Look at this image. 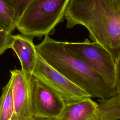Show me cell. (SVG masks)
<instances>
[{
    "mask_svg": "<svg viewBox=\"0 0 120 120\" xmlns=\"http://www.w3.org/2000/svg\"><path fill=\"white\" fill-rule=\"evenodd\" d=\"M64 18L68 28L84 26L89 37L116 61L120 57V24L117 0H70Z\"/></svg>",
    "mask_w": 120,
    "mask_h": 120,
    "instance_id": "cell-1",
    "label": "cell"
},
{
    "mask_svg": "<svg viewBox=\"0 0 120 120\" xmlns=\"http://www.w3.org/2000/svg\"><path fill=\"white\" fill-rule=\"evenodd\" d=\"M65 42L56 41L45 35L36 45L38 54L49 65L78 86L91 98L107 99L117 93L101 75L84 62L69 53Z\"/></svg>",
    "mask_w": 120,
    "mask_h": 120,
    "instance_id": "cell-2",
    "label": "cell"
},
{
    "mask_svg": "<svg viewBox=\"0 0 120 120\" xmlns=\"http://www.w3.org/2000/svg\"><path fill=\"white\" fill-rule=\"evenodd\" d=\"M70 0H34L18 22L16 28L23 35L41 38L53 33L63 22Z\"/></svg>",
    "mask_w": 120,
    "mask_h": 120,
    "instance_id": "cell-3",
    "label": "cell"
},
{
    "mask_svg": "<svg viewBox=\"0 0 120 120\" xmlns=\"http://www.w3.org/2000/svg\"><path fill=\"white\" fill-rule=\"evenodd\" d=\"M64 45L69 53L86 63L117 89L115 61L104 47L87 38L82 42H65Z\"/></svg>",
    "mask_w": 120,
    "mask_h": 120,
    "instance_id": "cell-4",
    "label": "cell"
},
{
    "mask_svg": "<svg viewBox=\"0 0 120 120\" xmlns=\"http://www.w3.org/2000/svg\"><path fill=\"white\" fill-rule=\"evenodd\" d=\"M32 75L53 89L61 97L65 104L91 98L84 90L47 63L38 54Z\"/></svg>",
    "mask_w": 120,
    "mask_h": 120,
    "instance_id": "cell-5",
    "label": "cell"
},
{
    "mask_svg": "<svg viewBox=\"0 0 120 120\" xmlns=\"http://www.w3.org/2000/svg\"><path fill=\"white\" fill-rule=\"evenodd\" d=\"M30 85L34 117L58 118L65 105L61 97L53 89L32 75Z\"/></svg>",
    "mask_w": 120,
    "mask_h": 120,
    "instance_id": "cell-6",
    "label": "cell"
},
{
    "mask_svg": "<svg viewBox=\"0 0 120 120\" xmlns=\"http://www.w3.org/2000/svg\"><path fill=\"white\" fill-rule=\"evenodd\" d=\"M10 72L14 107L12 120H33L30 85L32 75L19 69Z\"/></svg>",
    "mask_w": 120,
    "mask_h": 120,
    "instance_id": "cell-7",
    "label": "cell"
},
{
    "mask_svg": "<svg viewBox=\"0 0 120 120\" xmlns=\"http://www.w3.org/2000/svg\"><path fill=\"white\" fill-rule=\"evenodd\" d=\"M33 38L22 34L12 35L9 45V48L15 52L20 60L21 70L31 75L38 59Z\"/></svg>",
    "mask_w": 120,
    "mask_h": 120,
    "instance_id": "cell-8",
    "label": "cell"
},
{
    "mask_svg": "<svg viewBox=\"0 0 120 120\" xmlns=\"http://www.w3.org/2000/svg\"><path fill=\"white\" fill-rule=\"evenodd\" d=\"M98 103L91 98L65 104L58 120H87L96 112Z\"/></svg>",
    "mask_w": 120,
    "mask_h": 120,
    "instance_id": "cell-9",
    "label": "cell"
},
{
    "mask_svg": "<svg viewBox=\"0 0 120 120\" xmlns=\"http://www.w3.org/2000/svg\"><path fill=\"white\" fill-rule=\"evenodd\" d=\"M95 113L87 120H120V99L117 93L107 99H99Z\"/></svg>",
    "mask_w": 120,
    "mask_h": 120,
    "instance_id": "cell-10",
    "label": "cell"
},
{
    "mask_svg": "<svg viewBox=\"0 0 120 120\" xmlns=\"http://www.w3.org/2000/svg\"><path fill=\"white\" fill-rule=\"evenodd\" d=\"M14 111L12 84L10 79L2 88L0 97V120H12Z\"/></svg>",
    "mask_w": 120,
    "mask_h": 120,
    "instance_id": "cell-11",
    "label": "cell"
},
{
    "mask_svg": "<svg viewBox=\"0 0 120 120\" xmlns=\"http://www.w3.org/2000/svg\"><path fill=\"white\" fill-rule=\"evenodd\" d=\"M14 9L11 0H0V27L10 34L16 28L14 21Z\"/></svg>",
    "mask_w": 120,
    "mask_h": 120,
    "instance_id": "cell-12",
    "label": "cell"
},
{
    "mask_svg": "<svg viewBox=\"0 0 120 120\" xmlns=\"http://www.w3.org/2000/svg\"><path fill=\"white\" fill-rule=\"evenodd\" d=\"M14 9V21L15 27L27 8L34 0H11Z\"/></svg>",
    "mask_w": 120,
    "mask_h": 120,
    "instance_id": "cell-13",
    "label": "cell"
},
{
    "mask_svg": "<svg viewBox=\"0 0 120 120\" xmlns=\"http://www.w3.org/2000/svg\"><path fill=\"white\" fill-rule=\"evenodd\" d=\"M12 34H10L0 27V55L9 48Z\"/></svg>",
    "mask_w": 120,
    "mask_h": 120,
    "instance_id": "cell-14",
    "label": "cell"
},
{
    "mask_svg": "<svg viewBox=\"0 0 120 120\" xmlns=\"http://www.w3.org/2000/svg\"><path fill=\"white\" fill-rule=\"evenodd\" d=\"M115 65L117 94H118L120 99V57L115 61Z\"/></svg>",
    "mask_w": 120,
    "mask_h": 120,
    "instance_id": "cell-15",
    "label": "cell"
},
{
    "mask_svg": "<svg viewBox=\"0 0 120 120\" xmlns=\"http://www.w3.org/2000/svg\"><path fill=\"white\" fill-rule=\"evenodd\" d=\"M33 120H58L57 118L49 119V118H35Z\"/></svg>",
    "mask_w": 120,
    "mask_h": 120,
    "instance_id": "cell-16",
    "label": "cell"
},
{
    "mask_svg": "<svg viewBox=\"0 0 120 120\" xmlns=\"http://www.w3.org/2000/svg\"><path fill=\"white\" fill-rule=\"evenodd\" d=\"M118 2V1H117ZM118 10H119V17H120V3L118 2Z\"/></svg>",
    "mask_w": 120,
    "mask_h": 120,
    "instance_id": "cell-17",
    "label": "cell"
},
{
    "mask_svg": "<svg viewBox=\"0 0 120 120\" xmlns=\"http://www.w3.org/2000/svg\"><path fill=\"white\" fill-rule=\"evenodd\" d=\"M117 0V1H118V2L120 3V0Z\"/></svg>",
    "mask_w": 120,
    "mask_h": 120,
    "instance_id": "cell-18",
    "label": "cell"
}]
</instances>
